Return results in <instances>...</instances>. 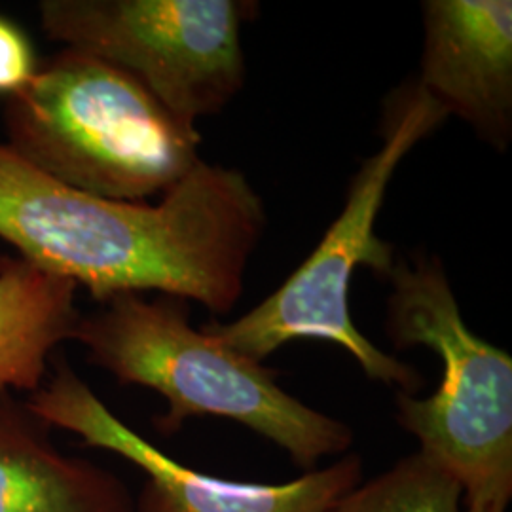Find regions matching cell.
Segmentation results:
<instances>
[{"label": "cell", "mask_w": 512, "mask_h": 512, "mask_svg": "<svg viewBox=\"0 0 512 512\" xmlns=\"http://www.w3.org/2000/svg\"><path fill=\"white\" fill-rule=\"evenodd\" d=\"M387 336L399 349L425 346L442 361L427 397L397 393V421L420 452L456 476L467 505L507 507L512 497V357L463 321L437 256L397 258L387 277Z\"/></svg>", "instance_id": "5"}, {"label": "cell", "mask_w": 512, "mask_h": 512, "mask_svg": "<svg viewBox=\"0 0 512 512\" xmlns=\"http://www.w3.org/2000/svg\"><path fill=\"white\" fill-rule=\"evenodd\" d=\"M33 40L14 19L0 14V95L6 99L21 92L38 71Z\"/></svg>", "instance_id": "12"}, {"label": "cell", "mask_w": 512, "mask_h": 512, "mask_svg": "<svg viewBox=\"0 0 512 512\" xmlns=\"http://www.w3.org/2000/svg\"><path fill=\"white\" fill-rule=\"evenodd\" d=\"M74 340L118 384L141 385L164 397L167 412L154 425L167 437L190 418H226L272 440L310 471L353 442L346 423L289 395L275 370L194 329L183 298L116 294L101 310L82 315Z\"/></svg>", "instance_id": "3"}, {"label": "cell", "mask_w": 512, "mask_h": 512, "mask_svg": "<svg viewBox=\"0 0 512 512\" xmlns=\"http://www.w3.org/2000/svg\"><path fill=\"white\" fill-rule=\"evenodd\" d=\"M8 145L74 190L145 202L164 196L202 162V135L128 71L63 48L6 99Z\"/></svg>", "instance_id": "2"}, {"label": "cell", "mask_w": 512, "mask_h": 512, "mask_svg": "<svg viewBox=\"0 0 512 512\" xmlns=\"http://www.w3.org/2000/svg\"><path fill=\"white\" fill-rule=\"evenodd\" d=\"M463 499L458 478L416 452L353 488L330 512H463Z\"/></svg>", "instance_id": "11"}, {"label": "cell", "mask_w": 512, "mask_h": 512, "mask_svg": "<svg viewBox=\"0 0 512 512\" xmlns=\"http://www.w3.org/2000/svg\"><path fill=\"white\" fill-rule=\"evenodd\" d=\"M266 207L238 169L196 165L160 203L74 190L0 145V239L38 268L86 287L103 304L122 293L238 304Z\"/></svg>", "instance_id": "1"}, {"label": "cell", "mask_w": 512, "mask_h": 512, "mask_svg": "<svg viewBox=\"0 0 512 512\" xmlns=\"http://www.w3.org/2000/svg\"><path fill=\"white\" fill-rule=\"evenodd\" d=\"M50 427L67 429L86 446L109 450L139 467L147 482L137 512H330L361 482L355 454L287 484H255L203 475L165 456L118 420L65 359L27 401Z\"/></svg>", "instance_id": "7"}, {"label": "cell", "mask_w": 512, "mask_h": 512, "mask_svg": "<svg viewBox=\"0 0 512 512\" xmlns=\"http://www.w3.org/2000/svg\"><path fill=\"white\" fill-rule=\"evenodd\" d=\"M256 10L239 0H44L38 8L48 37L133 74L190 124L243 88L239 33Z\"/></svg>", "instance_id": "6"}, {"label": "cell", "mask_w": 512, "mask_h": 512, "mask_svg": "<svg viewBox=\"0 0 512 512\" xmlns=\"http://www.w3.org/2000/svg\"><path fill=\"white\" fill-rule=\"evenodd\" d=\"M52 427L0 389V512H137L126 484L57 450Z\"/></svg>", "instance_id": "9"}, {"label": "cell", "mask_w": 512, "mask_h": 512, "mask_svg": "<svg viewBox=\"0 0 512 512\" xmlns=\"http://www.w3.org/2000/svg\"><path fill=\"white\" fill-rule=\"evenodd\" d=\"M446 118V110L418 82L393 93L382 122L384 145L366 158L351 179L340 217L330 224L313 253L256 308L232 323L209 321L203 332L256 363L293 340H327L351 353L368 378L397 387L399 393L418 391L420 372L376 348L355 327L349 289L359 266L370 268L385 281L391 274L395 249L374 230L387 186L404 156Z\"/></svg>", "instance_id": "4"}, {"label": "cell", "mask_w": 512, "mask_h": 512, "mask_svg": "<svg viewBox=\"0 0 512 512\" xmlns=\"http://www.w3.org/2000/svg\"><path fill=\"white\" fill-rule=\"evenodd\" d=\"M80 319L71 279L0 255V389L38 391L52 353L74 340Z\"/></svg>", "instance_id": "10"}, {"label": "cell", "mask_w": 512, "mask_h": 512, "mask_svg": "<svg viewBox=\"0 0 512 512\" xmlns=\"http://www.w3.org/2000/svg\"><path fill=\"white\" fill-rule=\"evenodd\" d=\"M507 507L501 505H467L463 512H505Z\"/></svg>", "instance_id": "13"}, {"label": "cell", "mask_w": 512, "mask_h": 512, "mask_svg": "<svg viewBox=\"0 0 512 512\" xmlns=\"http://www.w3.org/2000/svg\"><path fill=\"white\" fill-rule=\"evenodd\" d=\"M418 86L492 147L512 137L511 0L423 2Z\"/></svg>", "instance_id": "8"}]
</instances>
